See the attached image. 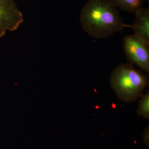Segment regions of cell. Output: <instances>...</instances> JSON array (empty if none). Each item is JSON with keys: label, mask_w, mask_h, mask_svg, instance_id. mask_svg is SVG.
I'll return each mask as SVG.
<instances>
[{"label": "cell", "mask_w": 149, "mask_h": 149, "mask_svg": "<svg viewBox=\"0 0 149 149\" xmlns=\"http://www.w3.org/2000/svg\"><path fill=\"white\" fill-rule=\"evenodd\" d=\"M80 21L87 34L104 39L131 25L123 23L117 8L109 0H88L80 13Z\"/></svg>", "instance_id": "cell-1"}, {"label": "cell", "mask_w": 149, "mask_h": 149, "mask_svg": "<svg viewBox=\"0 0 149 149\" xmlns=\"http://www.w3.org/2000/svg\"><path fill=\"white\" fill-rule=\"evenodd\" d=\"M111 88L118 98L126 103L136 101L148 86V74L135 68L130 63H120L112 72Z\"/></svg>", "instance_id": "cell-2"}, {"label": "cell", "mask_w": 149, "mask_h": 149, "mask_svg": "<svg viewBox=\"0 0 149 149\" xmlns=\"http://www.w3.org/2000/svg\"><path fill=\"white\" fill-rule=\"evenodd\" d=\"M149 46L134 35L125 36L123 48L127 60L144 72H149Z\"/></svg>", "instance_id": "cell-3"}, {"label": "cell", "mask_w": 149, "mask_h": 149, "mask_svg": "<svg viewBox=\"0 0 149 149\" xmlns=\"http://www.w3.org/2000/svg\"><path fill=\"white\" fill-rule=\"evenodd\" d=\"M23 20V15L14 0H0V38L7 31L17 30Z\"/></svg>", "instance_id": "cell-4"}, {"label": "cell", "mask_w": 149, "mask_h": 149, "mask_svg": "<svg viewBox=\"0 0 149 149\" xmlns=\"http://www.w3.org/2000/svg\"><path fill=\"white\" fill-rule=\"evenodd\" d=\"M131 28L135 37L149 46V8H142L136 14Z\"/></svg>", "instance_id": "cell-5"}, {"label": "cell", "mask_w": 149, "mask_h": 149, "mask_svg": "<svg viewBox=\"0 0 149 149\" xmlns=\"http://www.w3.org/2000/svg\"><path fill=\"white\" fill-rule=\"evenodd\" d=\"M116 7L123 11L135 14L143 8L144 0H109Z\"/></svg>", "instance_id": "cell-6"}, {"label": "cell", "mask_w": 149, "mask_h": 149, "mask_svg": "<svg viewBox=\"0 0 149 149\" xmlns=\"http://www.w3.org/2000/svg\"><path fill=\"white\" fill-rule=\"evenodd\" d=\"M139 102L137 113L140 116L149 119V92L143 94Z\"/></svg>", "instance_id": "cell-7"}, {"label": "cell", "mask_w": 149, "mask_h": 149, "mask_svg": "<svg viewBox=\"0 0 149 149\" xmlns=\"http://www.w3.org/2000/svg\"><path fill=\"white\" fill-rule=\"evenodd\" d=\"M149 126H147L146 128H145L144 130V134H143V139L144 142L147 144V145L148 146L149 143Z\"/></svg>", "instance_id": "cell-8"}, {"label": "cell", "mask_w": 149, "mask_h": 149, "mask_svg": "<svg viewBox=\"0 0 149 149\" xmlns=\"http://www.w3.org/2000/svg\"><path fill=\"white\" fill-rule=\"evenodd\" d=\"M144 1H145V2L147 1V2H149V0H144Z\"/></svg>", "instance_id": "cell-9"}]
</instances>
